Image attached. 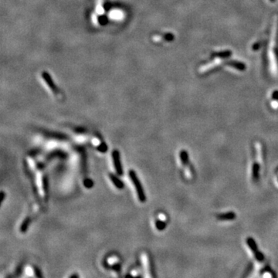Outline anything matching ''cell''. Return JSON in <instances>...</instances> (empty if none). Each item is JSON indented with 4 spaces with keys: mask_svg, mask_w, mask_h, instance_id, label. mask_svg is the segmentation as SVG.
Segmentation results:
<instances>
[{
    "mask_svg": "<svg viewBox=\"0 0 278 278\" xmlns=\"http://www.w3.org/2000/svg\"><path fill=\"white\" fill-rule=\"evenodd\" d=\"M129 176L132 179V182L133 185H134L136 192H137V195H138V199L140 200V202L144 203L146 200V196L144 192V189H143L140 180L138 179V175L135 173V172L133 170L129 171Z\"/></svg>",
    "mask_w": 278,
    "mask_h": 278,
    "instance_id": "1",
    "label": "cell"
},
{
    "mask_svg": "<svg viewBox=\"0 0 278 278\" xmlns=\"http://www.w3.org/2000/svg\"><path fill=\"white\" fill-rule=\"evenodd\" d=\"M246 242H247L248 245L250 246V250H252L253 253L255 254V257H256L257 260L260 261V262H262V261L264 260V257H263V255L262 254V253L257 250V244L255 243L254 239H251V238H248V239H246Z\"/></svg>",
    "mask_w": 278,
    "mask_h": 278,
    "instance_id": "2",
    "label": "cell"
},
{
    "mask_svg": "<svg viewBox=\"0 0 278 278\" xmlns=\"http://www.w3.org/2000/svg\"><path fill=\"white\" fill-rule=\"evenodd\" d=\"M112 158L113 161H114V168H115V170H116V172L118 173V175H121L123 174V169H122V166H121V158H120V153H119V151H113Z\"/></svg>",
    "mask_w": 278,
    "mask_h": 278,
    "instance_id": "3",
    "label": "cell"
},
{
    "mask_svg": "<svg viewBox=\"0 0 278 278\" xmlns=\"http://www.w3.org/2000/svg\"><path fill=\"white\" fill-rule=\"evenodd\" d=\"M109 177H110V180H111V182H113V184L115 185V187L119 189H123L124 183L118 179V177L116 176V175H113V174H110V175H109Z\"/></svg>",
    "mask_w": 278,
    "mask_h": 278,
    "instance_id": "4",
    "label": "cell"
},
{
    "mask_svg": "<svg viewBox=\"0 0 278 278\" xmlns=\"http://www.w3.org/2000/svg\"><path fill=\"white\" fill-rule=\"evenodd\" d=\"M217 218L220 220H232L236 218V214L234 213H222L217 216Z\"/></svg>",
    "mask_w": 278,
    "mask_h": 278,
    "instance_id": "5",
    "label": "cell"
},
{
    "mask_svg": "<svg viewBox=\"0 0 278 278\" xmlns=\"http://www.w3.org/2000/svg\"><path fill=\"white\" fill-rule=\"evenodd\" d=\"M180 158H181L182 163L184 165H187L189 164V155H188L187 151H182L180 152Z\"/></svg>",
    "mask_w": 278,
    "mask_h": 278,
    "instance_id": "6",
    "label": "cell"
},
{
    "mask_svg": "<svg viewBox=\"0 0 278 278\" xmlns=\"http://www.w3.org/2000/svg\"><path fill=\"white\" fill-rule=\"evenodd\" d=\"M259 169H260V165L257 163H255L253 167V179L254 181H257L258 179L259 176Z\"/></svg>",
    "mask_w": 278,
    "mask_h": 278,
    "instance_id": "7",
    "label": "cell"
},
{
    "mask_svg": "<svg viewBox=\"0 0 278 278\" xmlns=\"http://www.w3.org/2000/svg\"><path fill=\"white\" fill-rule=\"evenodd\" d=\"M30 224V219L27 218L26 220H24V222H23V224L21 226V231L22 232H25L26 231L27 228H28V226Z\"/></svg>",
    "mask_w": 278,
    "mask_h": 278,
    "instance_id": "8",
    "label": "cell"
},
{
    "mask_svg": "<svg viewBox=\"0 0 278 278\" xmlns=\"http://www.w3.org/2000/svg\"><path fill=\"white\" fill-rule=\"evenodd\" d=\"M156 227H157L158 229L162 230V229H164V228L165 227V223L162 222V221H158L157 223H156Z\"/></svg>",
    "mask_w": 278,
    "mask_h": 278,
    "instance_id": "9",
    "label": "cell"
}]
</instances>
